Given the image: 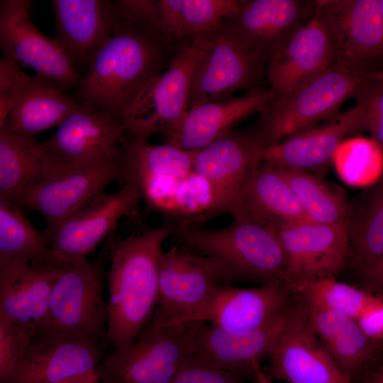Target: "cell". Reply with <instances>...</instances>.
I'll return each instance as SVG.
<instances>
[{
	"instance_id": "obj_1",
	"label": "cell",
	"mask_w": 383,
	"mask_h": 383,
	"mask_svg": "<svg viewBox=\"0 0 383 383\" xmlns=\"http://www.w3.org/2000/svg\"><path fill=\"white\" fill-rule=\"evenodd\" d=\"M115 2L110 30L91 55L76 96L121 120L138 92L172 60L170 44L155 21L132 13L121 0Z\"/></svg>"
},
{
	"instance_id": "obj_2",
	"label": "cell",
	"mask_w": 383,
	"mask_h": 383,
	"mask_svg": "<svg viewBox=\"0 0 383 383\" xmlns=\"http://www.w3.org/2000/svg\"><path fill=\"white\" fill-rule=\"evenodd\" d=\"M170 224L145 229L116 240L109 248V322L106 343L113 350L131 345L152 319L159 297L162 245Z\"/></svg>"
},
{
	"instance_id": "obj_3",
	"label": "cell",
	"mask_w": 383,
	"mask_h": 383,
	"mask_svg": "<svg viewBox=\"0 0 383 383\" xmlns=\"http://www.w3.org/2000/svg\"><path fill=\"white\" fill-rule=\"evenodd\" d=\"M109 248L94 260L60 267L46 313L34 336L76 337L106 343L109 306L104 288Z\"/></svg>"
},
{
	"instance_id": "obj_4",
	"label": "cell",
	"mask_w": 383,
	"mask_h": 383,
	"mask_svg": "<svg viewBox=\"0 0 383 383\" xmlns=\"http://www.w3.org/2000/svg\"><path fill=\"white\" fill-rule=\"evenodd\" d=\"M172 235L192 250L216 257L229 265L238 278L284 282L285 260L274 231L243 215L227 227L211 230L196 225H171Z\"/></svg>"
},
{
	"instance_id": "obj_5",
	"label": "cell",
	"mask_w": 383,
	"mask_h": 383,
	"mask_svg": "<svg viewBox=\"0 0 383 383\" xmlns=\"http://www.w3.org/2000/svg\"><path fill=\"white\" fill-rule=\"evenodd\" d=\"M374 76H365L333 65L302 88L275 97L260 113L254 129L265 148L312 128L338 114L343 104L357 96Z\"/></svg>"
},
{
	"instance_id": "obj_6",
	"label": "cell",
	"mask_w": 383,
	"mask_h": 383,
	"mask_svg": "<svg viewBox=\"0 0 383 383\" xmlns=\"http://www.w3.org/2000/svg\"><path fill=\"white\" fill-rule=\"evenodd\" d=\"M196 327V321L150 322L131 345L106 355L96 369L99 383H171L199 353Z\"/></svg>"
},
{
	"instance_id": "obj_7",
	"label": "cell",
	"mask_w": 383,
	"mask_h": 383,
	"mask_svg": "<svg viewBox=\"0 0 383 383\" xmlns=\"http://www.w3.org/2000/svg\"><path fill=\"white\" fill-rule=\"evenodd\" d=\"M209 35L180 48L167 69L138 92L121 118L129 138L147 140L152 134L170 131L182 121L187 112L192 77Z\"/></svg>"
},
{
	"instance_id": "obj_8",
	"label": "cell",
	"mask_w": 383,
	"mask_h": 383,
	"mask_svg": "<svg viewBox=\"0 0 383 383\" xmlns=\"http://www.w3.org/2000/svg\"><path fill=\"white\" fill-rule=\"evenodd\" d=\"M238 279L223 261L175 245L161 257L158 302L150 322L172 324L196 310L216 287Z\"/></svg>"
},
{
	"instance_id": "obj_9",
	"label": "cell",
	"mask_w": 383,
	"mask_h": 383,
	"mask_svg": "<svg viewBox=\"0 0 383 383\" xmlns=\"http://www.w3.org/2000/svg\"><path fill=\"white\" fill-rule=\"evenodd\" d=\"M315 17L328 36L334 65L362 75H377L383 61L378 0H316Z\"/></svg>"
},
{
	"instance_id": "obj_10",
	"label": "cell",
	"mask_w": 383,
	"mask_h": 383,
	"mask_svg": "<svg viewBox=\"0 0 383 383\" xmlns=\"http://www.w3.org/2000/svg\"><path fill=\"white\" fill-rule=\"evenodd\" d=\"M267 63L252 52L224 21L209 37L194 70L187 111L200 104L261 87Z\"/></svg>"
},
{
	"instance_id": "obj_11",
	"label": "cell",
	"mask_w": 383,
	"mask_h": 383,
	"mask_svg": "<svg viewBox=\"0 0 383 383\" xmlns=\"http://www.w3.org/2000/svg\"><path fill=\"white\" fill-rule=\"evenodd\" d=\"M30 0L0 3V48L4 56L30 67L36 78L66 92L82 76L55 38L43 34L30 17Z\"/></svg>"
},
{
	"instance_id": "obj_12",
	"label": "cell",
	"mask_w": 383,
	"mask_h": 383,
	"mask_svg": "<svg viewBox=\"0 0 383 383\" xmlns=\"http://www.w3.org/2000/svg\"><path fill=\"white\" fill-rule=\"evenodd\" d=\"M120 177L121 160L70 166L26 187L9 201L39 213L52 234Z\"/></svg>"
},
{
	"instance_id": "obj_13",
	"label": "cell",
	"mask_w": 383,
	"mask_h": 383,
	"mask_svg": "<svg viewBox=\"0 0 383 383\" xmlns=\"http://www.w3.org/2000/svg\"><path fill=\"white\" fill-rule=\"evenodd\" d=\"M265 146L254 128L231 131L196 150L193 170L209 183L213 194L211 218L239 213L244 187L262 161Z\"/></svg>"
},
{
	"instance_id": "obj_14",
	"label": "cell",
	"mask_w": 383,
	"mask_h": 383,
	"mask_svg": "<svg viewBox=\"0 0 383 383\" xmlns=\"http://www.w3.org/2000/svg\"><path fill=\"white\" fill-rule=\"evenodd\" d=\"M140 201L138 189L128 183L116 192L99 196L52 232L43 264L62 267L87 260L118 221L132 213Z\"/></svg>"
},
{
	"instance_id": "obj_15",
	"label": "cell",
	"mask_w": 383,
	"mask_h": 383,
	"mask_svg": "<svg viewBox=\"0 0 383 383\" xmlns=\"http://www.w3.org/2000/svg\"><path fill=\"white\" fill-rule=\"evenodd\" d=\"M128 139L119 118L81 101L43 143L55 161L70 167L118 161Z\"/></svg>"
},
{
	"instance_id": "obj_16",
	"label": "cell",
	"mask_w": 383,
	"mask_h": 383,
	"mask_svg": "<svg viewBox=\"0 0 383 383\" xmlns=\"http://www.w3.org/2000/svg\"><path fill=\"white\" fill-rule=\"evenodd\" d=\"M348 224L304 221L273 230L284 255V283L335 277L349 255Z\"/></svg>"
},
{
	"instance_id": "obj_17",
	"label": "cell",
	"mask_w": 383,
	"mask_h": 383,
	"mask_svg": "<svg viewBox=\"0 0 383 383\" xmlns=\"http://www.w3.org/2000/svg\"><path fill=\"white\" fill-rule=\"evenodd\" d=\"M293 294L278 280L254 288L220 285L192 313L172 324L201 321L233 333L248 332L263 326L291 306Z\"/></svg>"
},
{
	"instance_id": "obj_18",
	"label": "cell",
	"mask_w": 383,
	"mask_h": 383,
	"mask_svg": "<svg viewBox=\"0 0 383 383\" xmlns=\"http://www.w3.org/2000/svg\"><path fill=\"white\" fill-rule=\"evenodd\" d=\"M304 303L292 305L263 326L233 333L206 322L196 321L199 354L213 365L238 376L252 378V362L266 357L276 341L300 317Z\"/></svg>"
},
{
	"instance_id": "obj_19",
	"label": "cell",
	"mask_w": 383,
	"mask_h": 383,
	"mask_svg": "<svg viewBox=\"0 0 383 383\" xmlns=\"http://www.w3.org/2000/svg\"><path fill=\"white\" fill-rule=\"evenodd\" d=\"M12 91L16 104L1 131L35 136L60 123L81 101L76 96L32 77L13 60L0 59V91Z\"/></svg>"
},
{
	"instance_id": "obj_20",
	"label": "cell",
	"mask_w": 383,
	"mask_h": 383,
	"mask_svg": "<svg viewBox=\"0 0 383 383\" xmlns=\"http://www.w3.org/2000/svg\"><path fill=\"white\" fill-rule=\"evenodd\" d=\"M316 0H243L225 22L267 63L292 36L314 18Z\"/></svg>"
},
{
	"instance_id": "obj_21",
	"label": "cell",
	"mask_w": 383,
	"mask_h": 383,
	"mask_svg": "<svg viewBox=\"0 0 383 383\" xmlns=\"http://www.w3.org/2000/svg\"><path fill=\"white\" fill-rule=\"evenodd\" d=\"M104 344L76 337L34 336L6 383H65L93 373L107 355Z\"/></svg>"
},
{
	"instance_id": "obj_22",
	"label": "cell",
	"mask_w": 383,
	"mask_h": 383,
	"mask_svg": "<svg viewBox=\"0 0 383 383\" xmlns=\"http://www.w3.org/2000/svg\"><path fill=\"white\" fill-rule=\"evenodd\" d=\"M266 357L267 374L287 383H353L308 323L306 308Z\"/></svg>"
},
{
	"instance_id": "obj_23",
	"label": "cell",
	"mask_w": 383,
	"mask_h": 383,
	"mask_svg": "<svg viewBox=\"0 0 383 383\" xmlns=\"http://www.w3.org/2000/svg\"><path fill=\"white\" fill-rule=\"evenodd\" d=\"M365 131V118L359 101L320 127L292 135L266 148L262 161L277 167L323 172L348 135Z\"/></svg>"
},
{
	"instance_id": "obj_24",
	"label": "cell",
	"mask_w": 383,
	"mask_h": 383,
	"mask_svg": "<svg viewBox=\"0 0 383 383\" xmlns=\"http://www.w3.org/2000/svg\"><path fill=\"white\" fill-rule=\"evenodd\" d=\"M275 97L270 89L260 87L196 106L187 111L174 129L162 134L165 143L186 150L201 149L250 116L260 114Z\"/></svg>"
},
{
	"instance_id": "obj_25",
	"label": "cell",
	"mask_w": 383,
	"mask_h": 383,
	"mask_svg": "<svg viewBox=\"0 0 383 383\" xmlns=\"http://www.w3.org/2000/svg\"><path fill=\"white\" fill-rule=\"evenodd\" d=\"M333 64L328 36L315 17L269 60L266 77L276 97L307 85Z\"/></svg>"
},
{
	"instance_id": "obj_26",
	"label": "cell",
	"mask_w": 383,
	"mask_h": 383,
	"mask_svg": "<svg viewBox=\"0 0 383 383\" xmlns=\"http://www.w3.org/2000/svg\"><path fill=\"white\" fill-rule=\"evenodd\" d=\"M52 4L55 40L77 68L86 67L110 30L115 1L54 0Z\"/></svg>"
},
{
	"instance_id": "obj_27",
	"label": "cell",
	"mask_w": 383,
	"mask_h": 383,
	"mask_svg": "<svg viewBox=\"0 0 383 383\" xmlns=\"http://www.w3.org/2000/svg\"><path fill=\"white\" fill-rule=\"evenodd\" d=\"M60 267L15 262L0 268V318L35 332L43 321Z\"/></svg>"
},
{
	"instance_id": "obj_28",
	"label": "cell",
	"mask_w": 383,
	"mask_h": 383,
	"mask_svg": "<svg viewBox=\"0 0 383 383\" xmlns=\"http://www.w3.org/2000/svg\"><path fill=\"white\" fill-rule=\"evenodd\" d=\"M237 215L272 230L309 221L279 169L262 161L244 187Z\"/></svg>"
},
{
	"instance_id": "obj_29",
	"label": "cell",
	"mask_w": 383,
	"mask_h": 383,
	"mask_svg": "<svg viewBox=\"0 0 383 383\" xmlns=\"http://www.w3.org/2000/svg\"><path fill=\"white\" fill-rule=\"evenodd\" d=\"M68 167L55 161L37 137L0 131V200Z\"/></svg>"
},
{
	"instance_id": "obj_30",
	"label": "cell",
	"mask_w": 383,
	"mask_h": 383,
	"mask_svg": "<svg viewBox=\"0 0 383 383\" xmlns=\"http://www.w3.org/2000/svg\"><path fill=\"white\" fill-rule=\"evenodd\" d=\"M304 304L308 323L352 379L374 357L376 343L356 320L340 312Z\"/></svg>"
},
{
	"instance_id": "obj_31",
	"label": "cell",
	"mask_w": 383,
	"mask_h": 383,
	"mask_svg": "<svg viewBox=\"0 0 383 383\" xmlns=\"http://www.w3.org/2000/svg\"><path fill=\"white\" fill-rule=\"evenodd\" d=\"M243 0H157V28L170 44L211 34Z\"/></svg>"
},
{
	"instance_id": "obj_32",
	"label": "cell",
	"mask_w": 383,
	"mask_h": 383,
	"mask_svg": "<svg viewBox=\"0 0 383 383\" xmlns=\"http://www.w3.org/2000/svg\"><path fill=\"white\" fill-rule=\"evenodd\" d=\"M195 152L129 138L121 157L120 181L132 184L152 176L184 177L193 171Z\"/></svg>"
},
{
	"instance_id": "obj_33",
	"label": "cell",
	"mask_w": 383,
	"mask_h": 383,
	"mask_svg": "<svg viewBox=\"0 0 383 383\" xmlns=\"http://www.w3.org/2000/svg\"><path fill=\"white\" fill-rule=\"evenodd\" d=\"M17 204L0 200V268L15 262L43 264L50 233L36 229Z\"/></svg>"
},
{
	"instance_id": "obj_34",
	"label": "cell",
	"mask_w": 383,
	"mask_h": 383,
	"mask_svg": "<svg viewBox=\"0 0 383 383\" xmlns=\"http://www.w3.org/2000/svg\"><path fill=\"white\" fill-rule=\"evenodd\" d=\"M287 287L306 304L340 312L356 321L383 309V297L340 282L335 277L301 281Z\"/></svg>"
},
{
	"instance_id": "obj_35",
	"label": "cell",
	"mask_w": 383,
	"mask_h": 383,
	"mask_svg": "<svg viewBox=\"0 0 383 383\" xmlns=\"http://www.w3.org/2000/svg\"><path fill=\"white\" fill-rule=\"evenodd\" d=\"M277 168L288 182L309 221L321 224L349 223L351 211L348 203L316 175L302 170Z\"/></svg>"
},
{
	"instance_id": "obj_36",
	"label": "cell",
	"mask_w": 383,
	"mask_h": 383,
	"mask_svg": "<svg viewBox=\"0 0 383 383\" xmlns=\"http://www.w3.org/2000/svg\"><path fill=\"white\" fill-rule=\"evenodd\" d=\"M349 254L364 273L383 256V178L367 202L348 224Z\"/></svg>"
},
{
	"instance_id": "obj_37",
	"label": "cell",
	"mask_w": 383,
	"mask_h": 383,
	"mask_svg": "<svg viewBox=\"0 0 383 383\" xmlns=\"http://www.w3.org/2000/svg\"><path fill=\"white\" fill-rule=\"evenodd\" d=\"M213 194L208 181L194 170L179 179L166 218L171 225H195L211 218Z\"/></svg>"
},
{
	"instance_id": "obj_38",
	"label": "cell",
	"mask_w": 383,
	"mask_h": 383,
	"mask_svg": "<svg viewBox=\"0 0 383 383\" xmlns=\"http://www.w3.org/2000/svg\"><path fill=\"white\" fill-rule=\"evenodd\" d=\"M34 331L0 318V383H6L23 362Z\"/></svg>"
},
{
	"instance_id": "obj_39",
	"label": "cell",
	"mask_w": 383,
	"mask_h": 383,
	"mask_svg": "<svg viewBox=\"0 0 383 383\" xmlns=\"http://www.w3.org/2000/svg\"><path fill=\"white\" fill-rule=\"evenodd\" d=\"M355 99L363 106L365 131L383 156V79L377 75L370 79Z\"/></svg>"
},
{
	"instance_id": "obj_40",
	"label": "cell",
	"mask_w": 383,
	"mask_h": 383,
	"mask_svg": "<svg viewBox=\"0 0 383 383\" xmlns=\"http://www.w3.org/2000/svg\"><path fill=\"white\" fill-rule=\"evenodd\" d=\"M240 380L235 374L213 365L199 353L182 367L171 383H240Z\"/></svg>"
},
{
	"instance_id": "obj_41",
	"label": "cell",
	"mask_w": 383,
	"mask_h": 383,
	"mask_svg": "<svg viewBox=\"0 0 383 383\" xmlns=\"http://www.w3.org/2000/svg\"><path fill=\"white\" fill-rule=\"evenodd\" d=\"M358 324L374 343H383V309L361 317Z\"/></svg>"
},
{
	"instance_id": "obj_42",
	"label": "cell",
	"mask_w": 383,
	"mask_h": 383,
	"mask_svg": "<svg viewBox=\"0 0 383 383\" xmlns=\"http://www.w3.org/2000/svg\"><path fill=\"white\" fill-rule=\"evenodd\" d=\"M363 274L372 288L383 294V256Z\"/></svg>"
},
{
	"instance_id": "obj_43",
	"label": "cell",
	"mask_w": 383,
	"mask_h": 383,
	"mask_svg": "<svg viewBox=\"0 0 383 383\" xmlns=\"http://www.w3.org/2000/svg\"><path fill=\"white\" fill-rule=\"evenodd\" d=\"M252 379L255 383H275L272 377L262 370L260 360H255L252 362Z\"/></svg>"
},
{
	"instance_id": "obj_44",
	"label": "cell",
	"mask_w": 383,
	"mask_h": 383,
	"mask_svg": "<svg viewBox=\"0 0 383 383\" xmlns=\"http://www.w3.org/2000/svg\"><path fill=\"white\" fill-rule=\"evenodd\" d=\"M368 383H383V366L372 375Z\"/></svg>"
},
{
	"instance_id": "obj_45",
	"label": "cell",
	"mask_w": 383,
	"mask_h": 383,
	"mask_svg": "<svg viewBox=\"0 0 383 383\" xmlns=\"http://www.w3.org/2000/svg\"><path fill=\"white\" fill-rule=\"evenodd\" d=\"M82 383H99V377L96 371L87 375Z\"/></svg>"
},
{
	"instance_id": "obj_46",
	"label": "cell",
	"mask_w": 383,
	"mask_h": 383,
	"mask_svg": "<svg viewBox=\"0 0 383 383\" xmlns=\"http://www.w3.org/2000/svg\"><path fill=\"white\" fill-rule=\"evenodd\" d=\"M378 1H379L380 11H381V15L383 20V0H378Z\"/></svg>"
},
{
	"instance_id": "obj_47",
	"label": "cell",
	"mask_w": 383,
	"mask_h": 383,
	"mask_svg": "<svg viewBox=\"0 0 383 383\" xmlns=\"http://www.w3.org/2000/svg\"><path fill=\"white\" fill-rule=\"evenodd\" d=\"M377 76H378V77H380L381 78L383 79V71L379 72L377 74Z\"/></svg>"
}]
</instances>
